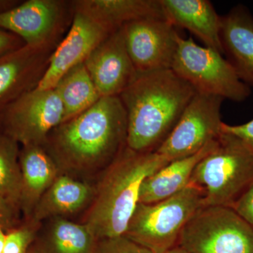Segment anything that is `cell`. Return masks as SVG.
<instances>
[{
	"instance_id": "cell-1",
	"label": "cell",
	"mask_w": 253,
	"mask_h": 253,
	"mask_svg": "<svg viewBox=\"0 0 253 253\" xmlns=\"http://www.w3.org/2000/svg\"><path fill=\"white\" fill-rule=\"evenodd\" d=\"M127 118L119 96L101 97L93 106L50 132L43 145L59 169H106L126 147Z\"/></svg>"
},
{
	"instance_id": "cell-2",
	"label": "cell",
	"mask_w": 253,
	"mask_h": 253,
	"mask_svg": "<svg viewBox=\"0 0 253 253\" xmlns=\"http://www.w3.org/2000/svg\"><path fill=\"white\" fill-rule=\"evenodd\" d=\"M196 93L172 69L138 74L119 96L127 118V147L157 151Z\"/></svg>"
},
{
	"instance_id": "cell-3",
	"label": "cell",
	"mask_w": 253,
	"mask_h": 253,
	"mask_svg": "<svg viewBox=\"0 0 253 253\" xmlns=\"http://www.w3.org/2000/svg\"><path fill=\"white\" fill-rule=\"evenodd\" d=\"M170 160L154 152L126 147L105 169L84 224L97 240L124 236L146 178Z\"/></svg>"
},
{
	"instance_id": "cell-4",
	"label": "cell",
	"mask_w": 253,
	"mask_h": 253,
	"mask_svg": "<svg viewBox=\"0 0 253 253\" xmlns=\"http://www.w3.org/2000/svg\"><path fill=\"white\" fill-rule=\"evenodd\" d=\"M253 182V153L236 136L223 131L190 180L204 191L205 208H231Z\"/></svg>"
},
{
	"instance_id": "cell-5",
	"label": "cell",
	"mask_w": 253,
	"mask_h": 253,
	"mask_svg": "<svg viewBox=\"0 0 253 253\" xmlns=\"http://www.w3.org/2000/svg\"><path fill=\"white\" fill-rule=\"evenodd\" d=\"M204 208V191L189 183L168 199L138 204L124 236L154 253L166 252L179 245L184 227Z\"/></svg>"
},
{
	"instance_id": "cell-6",
	"label": "cell",
	"mask_w": 253,
	"mask_h": 253,
	"mask_svg": "<svg viewBox=\"0 0 253 253\" xmlns=\"http://www.w3.org/2000/svg\"><path fill=\"white\" fill-rule=\"evenodd\" d=\"M171 69L197 93L236 102L245 101L251 94V87L240 80L222 54L199 45L192 38L179 36Z\"/></svg>"
},
{
	"instance_id": "cell-7",
	"label": "cell",
	"mask_w": 253,
	"mask_h": 253,
	"mask_svg": "<svg viewBox=\"0 0 253 253\" xmlns=\"http://www.w3.org/2000/svg\"><path fill=\"white\" fill-rule=\"evenodd\" d=\"M178 246L189 253H253V229L231 208L206 207L186 224Z\"/></svg>"
},
{
	"instance_id": "cell-8",
	"label": "cell",
	"mask_w": 253,
	"mask_h": 253,
	"mask_svg": "<svg viewBox=\"0 0 253 253\" xmlns=\"http://www.w3.org/2000/svg\"><path fill=\"white\" fill-rule=\"evenodd\" d=\"M75 16L73 0H27L0 14V29L33 47L54 50Z\"/></svg>"
},
{
	"instance_id": "cell-9",
	"label": "cell",
	"mask_w": 253,
	"mask_h": 253,
	"mask_svg": "<svg viewBox=\"0 0 253 253\" xmlns=\"http://www.w3.org/2000/svg\"><path fill=\"white\" fill-rule=\"evenodd\" d=\"M63 119L62 103L54 88H36L0 111L1 132L23 146H43Z\"/></svg>"
},
{
	"instance_id": "cell-10",
	"label": "cell",
	"mask_w": 253,
	"mask_h": 253,
	"mask_svg": "<svg viewBox=\"0 0 253 253\" xmlns=\"http://www.w3.org/2000/svg\"><path fill=\"white\" fill-rule=\"evenodd\" d=\"M224 99L196 93L167 139L156 151L171 161L199 152L220 136Z\"/></svg>"
},
{
	"instance_id": "cell-11",
	"label": "cell",
	"mask_w": 253,
	"mask_h": 253,
	"mask_svg": "<svg viewBox=\"0 0 253 253\" xmlns=\"http://www.w3.org/2000/svg\"><path fill=\"white\" fill-rule=\"evenodd\" d=\"M126 49L138 74L172 68L179 35L163 18H146L122 27Z\"/></svg>"
},
{
	"instance_id": "cell-12",
	"label": "cell",
	"mask_w": 253,
	"mask_h": 253,
	"mask_svg": "<svg viewBox=\"0 0 253 253\" xmlns=\"http://www.w3.org/2000/svg\"><path fill=\"white\" fill-rule=\"evenodd\" d=\"M84 63L101 97L119 96L138 75L126 49L122 28L100 43Z\"/></svg>"
},
{
	"instance_id": "cell-13",
	"label": "cell",
	"mask_w": 253,
	"mask_h": 253,
	"mask_svg": "<svg viewBox=\"0 0 253 253\" xmlns=\"http://www.w3.org/2000/svg\"><path fill=\"white\" fill-rule=\"evenodd\" d=\"M111 33L86 15L75 11L72 24L50 56L45 74L37 88H54L65 73L84 63L91 51Z\"/></svg>"
},
{
	"instance_id": "cell-14",
	"label": "cell",
	"mask_w": 253,
	"mask_h": 253,
	"mask_svg": "<svg viewBox=\"0 0 253 253\" xmlns=\"http://www.w3.org/2000/svg\"><path fill=\"white\" fill-rule=\"evenodd\" d=\"M53 51L25 44L0 57V111L38 87Z\"/></svg>"
},
{
	"instance_id": "cell-15",
	"label": "cell",
	"mask_w": 253,
	"mask_h": 253,
	"mask_svg": "<svg viewBox=\"0 0 253 253\" xmlns=\"http://www.w3.org/2000/svg\"><path fill=\"white\" fill-rule=\"evenodd\" d=\"M220 40L223 53L240 80L253 86V16L244 5L220 16Z\"/></svg>"
},
{
	"instance_id": "cell-16",
	"label": "cell",
	"mask_w": 253,
	"mask_h": 253,
	"mask_svg": "<svg viewBox=\"0 0 253 253\" xmlns=\"http://www.w3.org/2000/svg\"><path fill=\"white\" fill-rule=\"evenodd\" d=\"M165 18L174 27L187 30L205 46L224 55L220 16L208 0H161Z\"/></svg>"
},
{
	"instance_id": "cell-17",
	"label": "cell",
	"mask_w": 253,
	"mask_h": 253,
	"mask_svg": "<svg viewBox=\"0 0 253 253\" xmlns=\"http://www.w3.org/2000/svg\"><path fill=\"white\" fill-rule=\"evenodd\" d=\"M76 12L81 13L111 32L127 23L165 18L161 0H73Z\"/></svg>"
},
{
	"instance_id": "cell-18",
	"label": "cell",
	"mask_w": 253,
	"mask_h": 253,
	"mask_svg": "<svg viewBox=\"0 0 253 253\" xmlns=\"http://www.w3.org/2000/svg\"><path fill=\"white\" fill-rule=\"evenodd\" d=\"M217 139L211 141L196 154L170 161L146 178L141 185L139 204L159 202L189 185L198 163L215 148Z\"/></svg>"
},
{
	"instance_id": "cell-19",
	"label": "cell",
	"mask_w": 253,
	"mask_h": 253,
	"mask_svg": "<svg viewBox=\"0 0 253 253\" xmlns=\"http://www.w3.org/2000/svg\"><path fill=\"white\" fill-rule=\"evenodd\" d=\"M19 164L22 177L20 205L30 214L59 176V168L44 146L39 145L23 146Z\"/></svg>"
},
{
	"instance_id": "cell-20",
	"label": "cell",
	"mask_w": 253,
	"mask_h": 253,
	"mask_svg": "<svg viewBox=\"0 0 253 253\" xmlns=\"http://www.w3.org/2000/svg\"><path fill=\"white\" fill-rule=\"evenodd\" d=\"M92 196L86 183L68 175H59L46 190L32 212V222L73 214L81 210Z\"/></svg>"
},
{
	"instance_id": "cell-21",
	"label": "cell",
	"mask_w": 253,
	"mask_h": 253,
	"mask_svg": "<svg viewBox=\"0 0 253 253\" xmlns=\"http://www.w3.org/2000/svg\"><path fill=\"white\" fill-rule=\"evenodd\" d=\"M54 89L62 103L63 122L89 109L101 98L84 63L65 73Z\"/></svg>"
},
{
	"instance_id": "cell-22",
	"label": "cell",
	"mask_w": 253,
	"mask_h": 253,
	"mask_svg": "<svg viewBox=\"0 0 253 253\" xmlns=\"http://www.w3.org/2000/svg\"><path fill=\"white\" fill-rule=\"evenodd\" d=\"M43 239L44 253H95L97 239L84 224L51 218Z\"/></svg>"
},
{
	"instance_id": "cell-23",
	"label": "cell",
	"mask_w": 253,
	"mask_h": 253,
	"mask_svg": "<svg viewBox=\"0 0 253 253\" xmlns=\"http://www.w3.org/2000/svg\"><path fill=\"white\" fill-rule=\"evenodd\" d=\"M18 144L11 136L0 134V196L21 206L22 177Z\"/></svg>"
},
{
	"instance_id": "cell-24",
	"label": "cell",
	"mask_w": 253,
	"mask_h": 253,
	"mask_svg": "<svg viewBox=\"0 0 253 253\" xmlns=\"http://www.w3.org/2000/svg\"><path fill=\"white\" fill-rule=\"evenodd\" d=\"M36 224L10 229L6 234L3 253H28L36 237Z\"/></svg>"
},
{
	"instance_id": "cell-25",
	"label": "cell",
	"mask_w": 253,
	"mask_h": 253,
	"mask_svg": "<svg viewBox=\"0 0 253 253\" xmlns=\"http://www.w3.org/2000/svg\"><path fill=\"white\" fill-rule=\"evenodd\" d=\"M95 253H154L126 236L97 240Z\"/></svg>"
},
{
	"instance_id": "cell-26",
	"label": "cell",
	"mask_w": 253,
	"mask_h": 253,
	"mask_svg": "<svg viewBox=\"0 0 253 253\" xmlns=\"http://www.w3.org/2000/svg\"><path fill=\"white\" fill-rule=\"evenodd\" d=\"M231 208L253 229V182Z\"/></svg>"
},
{
	"instance_id": "cell-27",
	"label": "cell",
	"mask_w": 253,
	"mask_h": 253,
	"mask_svg": "<svg viewBox=\"0 0 253 253\" xmlns=\"http://www.w3.org/2000/svg\"><path fill=\"white\" fill-rule=\"evenodd\" d=\"M221 130L236 136L253 153V119L249 122L238 126H231L222 123Z\"/></svg>"
},
{
	"instance_id": "cell-28",
	"label": "cell",
	"mask_w": 253,
	"mask_h": 253,
	"mask_svg": "<svg viewBox=\"0 0 253 253\" xmlns=\"http://www.w3.org/2000/svg\"><path fill=\"white\" fill-rule=\"evenodd\" d=\"M18 206L19 205L11 200L0 196V225L4 228V230L14 225Z\"/></svg>"
},
{
	"instance_id": "cell-29",
	"label": "cell",
	"mask_w": 253,
	"mask_h": 253,
	"mask_svg": "<svg viewBox=\"0 0 253 253\" xmlns=\"http://www.w3.org/2000/svg\"><path fill=\"white\" fill-rule=\"evenodd\" d=\"M24 45V42L16 35L0 29V57Z\"/></svg>"
},
{
	"instance_id": "cell-30",
	"label": "cell",
	"mask_w": 253,
	"mask_h": 253,
	"mask_svg": "<svg viewBox=\"0 0 253 253\" xmlns=\"http://www.w3.org/2000/svg\"><path fill=\"white\" fill-rule=\"evenodd\" d=\"M21 2L18 0H0V14L12 9Z\"/></svg>"
},
{
	"instance_id": "cell-31",
	"label": "cell",
	"mask_w": 253,
	"mask_h": 253,
	"mask_svg": "<svg viewBox=\"0 0 253 253\" xmlns=\"http://www.w3.org/2000/svg\"><path fill=\"white\" fill-rule=\"evenodd\" d=\"M6 234L4 228L0 225V253H3V251H4Z\"/></svg>"
},
{
	"instance_id": "cell-32",
	"label": "cell",
	"mask_w": 253,
	"mask_h": 253,
	"mask_svg": "<svg viewBox=\"0 0 253 253\" xmlns=\"http://www.w3.org/2000/svg\"><path fill=\"white\" fill-rule=\"evenodd\" d=\"M163 253H189L186 250L181 248V246H177L176 247L173 248V249L169 250V251H166V252Z\"/></svg>"
},
{
	"instance_id": "cell-33",
	"label": "cell",
	"mask_w": 253,
	"mask_h": 253,
	"mask_svg": "<svg viewBox=\"0 0 253 253\" xmlns=\"http://www.w3.org/2000/svg\"><path fill=\"white\" fill-rule=\"evenodd\" d=\"M1 123H0V134H1Z\"/></svg>"
},
{
	"instance_id": "cell-34",
	"label": "cell",
	"mask_w": 253,
	"mask_h": 253,
	"mask_svg": "<svg viewBox=\"0 0 253 253\" xmlns=\"http://www.w3.org/2000/svg\"><path fill=\"white\" fill-rule=\"evenodd\" d=\"M28 253H36V252H30V251H29V252H28Z\"/></svg>"
}]
</instances>
